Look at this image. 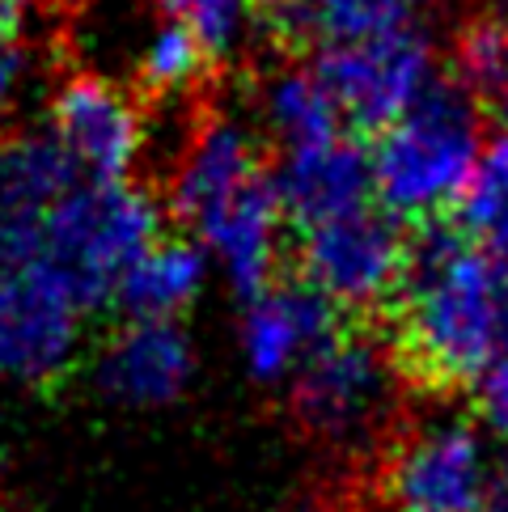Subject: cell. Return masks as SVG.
<instances>
[{
  "instance_id": "9",
  "label": "cell",
  "mask_w": 508,
  "mask_h": 512,
  "mask_svg": "<svg viewBox=\"0 0 508 512\" xmlns=\"http://www.w3.org/2000/svg\"><path fill=\"white\" fill-rule=\"evenodd\" d=\"M47 132L89 182H132L149 127L127 89L98 72L64 77L47 106Z\"/></svg>"
},
{
  "instance_id": "11",
  "label": "cell",
  "mask_w": 508,
  "mask_h": 512,
  "mask_svg": "<svg viewBox=\"0 0 508 512\" xmlns=\"http://www.w3.org/2000/svg\"><path fill=\"white\" fill-rule=\"evenodd\" d=\"M263 182L259 132L238 115H212L187 136L166 187V204L191 229L208 225L233 199Z\"/></svg>"
},
{
  "instance_id": "20",
  "label": "cell",
  "mask_w": 508,
  "mask_h": 512,
  "mask_svg": "<svg viewBox=\"0 0 508 512\" xmlns=\"http://www.w3.org/2000/svg\"><path fill=\"white\" fill-rule=\"evenodd\" d=\"M462 229L492 254L508 276V136H496L462 199Z\"/></svg>"
},
{
  "instance_id": "8",
  "label": "cell",
  "mask_w": 508,
  "mask_h": 512,
  "mask_svg": "<svg viewBox=\"0 0 508 512\" xmlns=\"http://www.w3.org/2000/svg\"><path fill=\"white\" fill-rule=\"evenodd\" d=\"M394 381V356L373 335L339 331L293 381V402L314 436L331 445H356L386 419Z\"/></svg>"
},
{
  "instance_id": "21",
  "label": "cell",
  "mask_w": 508,
  "mask_h": 512,
  "mask_svg": "<svg viewBox=\"0 0 508 512\" xmlns=\"http://www.w3.org/2000/svg\"><path fill=\"white\" fill-rule=\"evenodd\" d=\"M166 22L187 26L212 56H233L254 26V0H157Z\"/></svg>"
},
{
  "instance_id": "16",
  "label": "cell",
  "mask_w": 508,
  "mask_h": 512,
  "mask_svg": "<svg viewBox=\"0 0 508 512\" xmlns=\"http://www.w3.org/2000/svg\"><path fill=\"white\" fill-rule=\"evenodd\" d=\"M212 259L191 237H157L119 280L115 301L127 322H178L208 288Z\"/></svg>"
},
{
  "instance_id": "25",
  "label": "cell",
  "mask_w": 508,
  "mask_h": 512,
  "mask_svg": "<svg viewBox=\"0 0 508 512\" xmlns=\"http://www.w3.org/2000/svg\"><path fill=\"white\" fill-rule=\"evenodd\" d=\"M487 106H492V115L504 123V136H508V77L492 89V94H487Z\"/></svg>"
},
{
  "instance_id": "13",
  "label": "cell",
  "mask_w": 508,
  "mask_h": 512,
  "mask_svg": "<svg viewBox=\"0 0 508 512\" xmlns=\"http://www.w3.org/2000/svg\"><path fill=\"white\" fill-rule=\"evenodd\" d=\"M271 182H276L284 216L301 229L365 212V208H373L369 199H377L373 149H365L360 140L343 136V132L322 144H310V149L284 153Z\"/></svg>"
},
{
  "instance_id": "3",
  "label": "cell",
  "mask_w": 508,
  "mask_h": 512,
  "mask_svg": "<svg viewBox=\"0 0 508 512\" xmlns=\"http://www.w3.org/2000/svg\"><path fill=\"white\" fill-rule=\"evenodd\" d=\"M161 237V208L149 191L132 182H89L81 178L56 208H51L39 263L94 309L98 301L115 297L119 280L132 263Z\"/></svg>"
},
{
  "instance_id": "15",
  "label": "cell",
  "mask_w": 508,
  "mask_h": 512,
  "mask_svg": "<svg viewBox=\"0 0 508 512\" xmlns=\"http://www.w3.org/2000/svg\"><path fill=\"white\" fill-rule=\"evenodd\" d=\"M284 225L288 216L276 195V182L263 178L195 233L199 246L208 250L212 267L229 280L233 292H242L250 301L276 284V267L284 254Z\"/></svg>"
},
{
  "instance_id": "5",
  "label": "cell",
  "mask_w": 508,
  "mask_h": 512,
  "mask_svg": "<svg viewBox=\"0 0 508 512\" xmlns=\"http://www.w3.org/2000/svg\"><path fill=\"white\" fill-rule=\"evenodd\" d=\"M301 284L335 309H377L398 301L411 267V242L386 208L301 229Z\"/></svg>"
},
{
  "instance_id": "12",
  "label": "cell",
  "mask_w": 508,
  "mask_h": 512,
  "mask_svg": "<svg viewBox=\"0 0 508 512\" xmlns=\"http://www.w3.org/2000/svg\"><path fill=\"white\" fill-rule=\"evenodd\" d=\"M335 335V305H326L305 284H271L267 292L246 301L238 322L246 369L254 381H267V386L297 381L305 364Z\"/></svg>"
},
{
  "instance_id": "23",
  "label": "cell",
  "mask_w": 508,
  "mask_h": 512,
  "mask_svg": "<svg viewBox=\"0 0 508 512\" xmlns=\"http://www.w3.org/2000/svg\"><path fill=\"white\" fill-rule=\"evenodd\" d=\"M30 0H0V119L22 102L30 85Z\"/></svg>"
},
{
  "instance_id": "7",
  "label": "cell",
  "mask_w": 508,
  "mask_h": 512,
  "mask_svg": "<svg viewBox=\"0 0 508 512\" xmlns=\"http://www.w3.org/2000/svg\"><path fill=\"white\" fill-rule=\"evenodd\" d=\"M89 305L43 263L0 271V381L47 386L72 369Z\"/></svg>"
},
{
  "instance_id": "10",
  "label": "cell",
  "mask_w": 508,
  "mask_h": 512,
  "mask_svg": "<svg viewBox=\"0 0 508 512\" xmlns=\"http://www.w3.org/2000/svg\"><path fill=\"white\" fill-rule=\"evenodd\" d=\"M81 182L47 127L0 140V271L39 263V237L51 208Z\"/></svg>"
},
{
  "instance_id": "6",
  "label": "cell",
  "mask_w": 508,
  "mask_h": 512,
  "mask_svg": "<svg viewBox=\"0 0 508 512\" xmlns=\"http://www.w3.org/2000/svg\"><path fill=\"white\" fill-rule=\"evenodd\" d=\"M314 68L322 72L339 115L360 132H386L441 85L437 47L424 26L352 47H331Z\"/></svg>"
},
{
  "instance_id": "1",
  "label": "cell",
  "mask_w": 508,
  "mask_h": 512,
  "mask_svg": "<svg viewBox=\"0 0 508 512\" xmlns=\"http://www.w3.org/2000/svg\"><path fill=\"white\" fill-rule=\"evenodd\" d=\"M508 347V276L466 229H428L398 292V360L432 390L479 386Z\"/></svg>"
},
{
  "instance_id": "2",
  "label": "cell",
  "mask_w": 508,
  "mask_h": 512,
  "mask_svg": "<svg viewBox=\"0 0 508 512\" xmlns=\"http://www.w3.org/2000/svg\"><path fill=\"white\" fill-rule=\"evenodd\" d=\"M479 98L458 81H441L373 144L377 204L394 221H432L462 208L487 153Z\"/></svg>"
},
{
  "instance_id": "14",
  "label": "cell",
  "mask_w": 508,
  "mask_h": 512,
  "mask_svg": "<svg viewBox=\"0 0 508 512\" xmlns=\"http://www.w3.org/2000/svg\"><path fill=\"white\" fill-rule=\"evenodd\" d=\"M191 373L195 347L178 322H123L98 352V390L119 407H166Z\"/></svg>"
},
{
  "instance_id": "24",
  "label": "cell",
  "mask_w": 508,
  "mask_h": 512,
  "mask_svg": "<svg viewBox=\"0 0 508 512\" xmlns=\"http://www.w3.org/2000/svg\"><path fill=\"white\" fill-rule=\"evenodd\" d=\"M479 394V419H483V432L492 436V449L500 453V462L508 470V347L504 356L483 373V381L475 386ZM508 479V474H504Z\"/></svg>"
},
{
  "instance_id": "17",
  "label": "cell",
  "mask_w": 508,
  "mask_h": 512,
  "mask_svg": "<svg viewBox=\"0 0 508 512\" xmlns=\"http://www.w3.org/2000/svg\"><path fill=\"white\" fill-rule=\"evenodd\" d=\"M259 123L271 140H280L284 153H293L339 136L343 115L318 68L288 64L259 85Z\"/></svg>"
},
{
  "instance_id": "4",
  "label": "cell",
  "mask_w": 508,
  "mask_h": 512,
  "mask_svg": "<svg viewBox=\"0 0 508 512\" xmlns=\"http://www.w3.org/2000/svg\"><path fill=\"white\" fill-rule=\"evenodd\" d=\"M381 487L394 512H483L500 491L492 436L475 419L432 415L390 449Z\"/></svg>"
},
{
  "instance_id": "26",
  "label": "cell",
  "mask_w": 508,
  "mask_h": 512,
  "mask_svg": "<svg viewBox=\"0 0 508 512\" xmlns=\"http://www.w3.org/2000/svg\"><path fill=\"white\" fill-rule=\"evenodd\" d=\"M483 512H508V479L500 483V491H496V496H492V504H487Z\"/></svg>"
},
{
  "instance_id": "22",
  "label": "cell",
  "mask_w": 508,
  "mask_h": 512,
  "mask_svg": "<svg viewBox=\"0 0 508 512\" xmlns=\"http://www.w3.org/2000/svg\"><path fill=\"white\" fill-rule=\"evenodd\" d=\"M453 68H458V85L475 98L492 94L508 77V17L487 13L479 22H470L458 34V47H453Z\"/></svg>"
},
{
  "instance_id": "27",
  "label": "cell",
  "mask_w": 508,
  "mask_h": 512,
  "mask_svg": "<svg viewBox=\"0 0 508 512\" xmlns=\"http://www.w3.org/2000/svg\"><path fill=\"white\" fill-rule=\"evenodd\" d=\"M487 5H492L496 17H508V0H487Z\"/></svg>"
},
{
  "instance_id": "18",
  "label": "cell",
  "mask_w": 508,
  "mask_h": 512,
  "mask_svg": "<svg viewBox=\"0 0 508 512\" xmlns=\"http://www.w3.org/2000/svg\"><path fill=\"white\" fill-rule=\"evenodd\" d=\"M420 13L424 0H305L297 9V26L310 30L322 51H331L386 39L398 30H415Z\"/></svg>"
},
{
  "instance_id": "19",
  "label": "cell",
  "mask_w": 508,
  "mask_h": 512,
  "mask_svg": "<svg viewBox=\"0 0 508 512\" xmlns=\"http://www.w3.org/2000/svg\"><path fill=\"white\" fill-rule=\"evenodd\" d=\"M212 51L195 39L187 26L178 22H157L136 47V77L149 94L178 98L204 81Z\"/></svg>"
},
{
  "instance_id": "28",
  "label": "cell",
  "mask_w": 508,
  "mask_h": 512,
  "mask_svg": "<svg viewBox=\"0 0 508 512\" xmlns=\"http://www.w3.org/2000/svg\"><path fill=\"white\" fill-rule=\"evenodd\" d=\"M271 5H280V9H301L305 0H271Z\"/></svg>"
}]
</instances>
